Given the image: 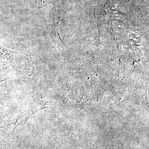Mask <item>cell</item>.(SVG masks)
<instances>
[{
	"mask_svg": "<svg viewBox=\"0 0 149 149\" xmlns=\"http://www.w3.org/2000/svg\"><path fill=\"white\" fill-rule=\"evenodd\" d=\"M26 56L0 44V83L23 76L27 65Z\"/></svg>",
	"mask_w": 149,
	"mask_h": 149,
	"instance_id": "cell-1",
	"label": "cell"
},
{
	"mask_svg": "<svg viewBox=\"0 0 149 149\" xmlns=\"http://www.w3.org/2000/svg\"><path fill=\"white\" fill-rule=\"evenodd\" d=\"M34 112H32L31 111H29L24 113L19 117H18L15 122L14 123H13L9 124L8 125H11L12 124H14L15 128L13 129H16L18 126H23L26 124V123L27 122V121L29 119V118L32 116V114H33V113Z\"/></svg>",
	"mask_w": 149,
	"mask_h": 149,
	"instance_id": "cell-2",
	"label": "cell"
},
{
	"mask_svg": "<svg viewBox=\"0 0 149 149\" xmlns=\"http://www.w3.org/2000/svg\"><path fill=\"white\" fill-rule=\"evenodd\" d=\"M57 0H37V5L38 7H43L48 3H52Z\"/></svg>",
	"mask_w": 149,
	"mask_h": 149,
	"instance_id": "cell-3",
	"label": "cell"
}]
</instances>
